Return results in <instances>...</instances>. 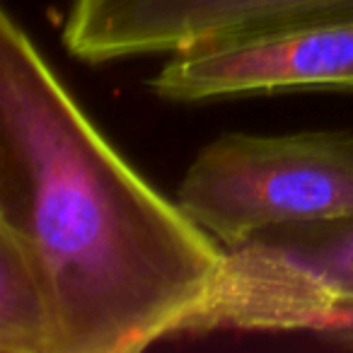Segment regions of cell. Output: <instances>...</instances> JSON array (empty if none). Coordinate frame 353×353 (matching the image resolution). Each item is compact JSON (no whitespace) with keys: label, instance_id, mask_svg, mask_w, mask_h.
I'll list each match as a JSON object with an SVG mask.
<instances>
[{"label":"cell","instance_id":"cell-1","mask_svg":"<svg viewBox=\"0 0 353 353\" xmlns=\"http://www.w3.org/2000/svg\"><path fill=\"white\" fill-rule=\"evenodd\" d=\"M0 230L49 288L61 353H136L187 334L225 256L112 145L10 12L0 17Z\"/></svg>","mask_w":353,"mask_h":353},{"label":"cell","instance_id":"cell-5","mask_svg":"<svg viewBox=\"0 0 353 353\" xmlns=\"http://www.w3.org/2000/svg\"><path fill=\"white\" fill-rule=\"evenodd\" d=\"M150 90L170 102H213L295 90H353V20L225 37L170 54Z\"/></svg>","mask_w":353,"mask_h":353},{"label":"cell","instance_id":"cell-4","mask_svg":"<svg viewBox=\"0 0 353 353\" xmlns=\"http://www.w3.org/2000/svg\"><path fill=\"white\" fill-rule=\"evenodd\" d=\"M327 20H353V0H73L63 44L85 63H112Z\"/></svg>","mask_w":353,"mask_h":353},{"label":"cell","instance_id":"cell-6","mask_svg":"<svg viewBox=\"0 0 353 353\" xmlns=\"http://www.w3.org/2000/svg\"><path fill=\"white\" fill-rule=\"evenodd\" d=\"M0 353H61L54 300L32 256L0 230Z\"/></svg>","mask_w":353,"mask_h":353},{"label":"cell","instance_id":"cell-2","mask_svg":"<svg viewBox=\"0 0 353 353\" xmlns=\"http://www.w3.org/2000/svg\"><path fill=\"white\" fill-rule=\"evenodd\" d=\"M176 203L223 247L279 225L353 218V133H225L192 160Z\"/></svg>","mask_w":353,"mask_h":353},{"label":"cell","instance_id":"cell-3","mask_svg":"<svg viewBox=\"0 0 353 353\" xmlns=\"http://www.w3.org/2000/svg\"><path fill=\"white\" fill-rule=\"evenodd\" d=\"M223 250L213 295L187 334H314L336 310L353 307V218L279 225Z\"/></svg>","mask_w":353,"mask_h":353}]
</instances>
